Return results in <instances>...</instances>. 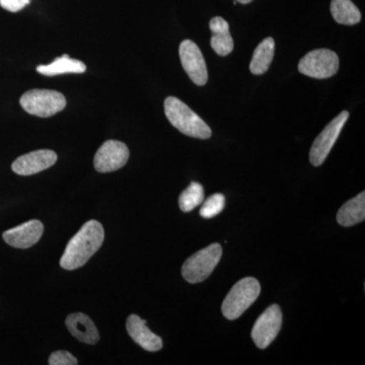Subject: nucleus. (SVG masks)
I'll use <instances>...</instances> for the list:
<instances>
[{
	"instance_id": "obj_1",
	"label": "nucleus",
	"mask_w": 365,
	"mask_h": 365,
	"mask_svg": "<svg viewBox=\"0 0 365 365\" xmlns=\"http://www.w3.org/2000/svg\"><path fill=\"white\" fill-rule=\"evenodd\" d=\"M104 239V227L100 222L97 220L86 222L67 244L60 266L68 271L83 267L100 250Z\"/></svg>"
},
{
	"instance_id": "obj_2",
	"label": "nucleus",
	"mask_w": 365,
	"mask_h": 365,
	"mask_svg": "<svg viewBox=\"0 0 365 365\" xmlns=\"http://www.w3.org/2000/svg\"><path fill=\"white\" fill-rule=\"evenodd\" d=\"M165 113L170 123L185 135L199 139L210 138L212 134L210 127L179 98H165Z\"/></svg>"
},
{
	"instance_id": "obj_3",
	"label": "nucleus",
	"mask_w": 365,
	"mask_h": 365,
	"mask_svg": "<svg viewBox=\"0 0 365 365\" xmlns=\"http://www.w3.org/2000/svg\"><path fill=\"white\" fill-rule=\"evenodd\" d=\"M260 292L261 285L256 278L247 277L240 280L223 300V316L230 321L240 318L256 302Z\"/></svg>"
},
{
	"instance_id": "obj_4",
	"label": "nucleus",
	"mask_w": 365,
	"mask_h": 365,
	"mask_svg": "<svg viewBox=\"0 0 365 365\" xmlns=\"http://www.w3.org/2000/svg\"><path fill=\"white\" fill-rule=\"evenodd\" d=\"M222 256V248L220 244H212L200 250L182 264V277L189 283L202 282L213 272Z\"/></svg>"
},
{
	"instance_id": "obj_5",
	"label": "nucleus",
	"mask_w": 365,
	"mask_h": 365,
	"mask_svg": "<svg viewBox=\"0 0 365 365\" xmlns=\"http://www.w3.org/2000/svg\"><path fill=\"white\" fill-rule=\"evenodd\" d=\"M20 103L29 114L47 118L61 112L66 108V98L59 91L32 90L21 96Z\"/></svg>"
},
{
	"instance_id": "obj_6",
	"label": "nucleus",
	"mask_w": 365,
	"mask_h": 365,
	"mask_svg": "<svg viewBox=\"0 0 365 365\" xmlns=\"http://www.w3.org/2000/svg\"><path fill=\"white\" fill-rule=\"evenodd\" d=\"M339 71V57L332 50L317 49L307 53L299 63V71L309 78H332Z\"/></svg>"
},
{
	"instance_id": "obj_7",
	"label": "nucleus",
	"mask_w": 365,
	"mask_h": 365,
	"mask_svg": "<svg viewBox=\"0 0 365 365\" xmlns=\"http://www.w3.org/2000/svg\"><path fill=\"white\" fill-rule=\"evenodd\" d=\"M348 118H349V113L341 112L337 117L334 118L332 121L327 125L325 129L317 137L312 145L311 153H309V162L314 167H319L325 162L329 153L332 150L334 144L337 141L343 127L347 122Z\"/></svg>"
},
{
	"instance_id": "obj_8",
	"label": "nucleus",
	"mask_w": 365,
	"mask_h": 365,
	"mask_svg": "<svg viewBox=\"0 0 365 365\" xmlns=\"http://www.w3.org/2000/svg\"><path fill=\"white\" fill-rule=\"evenodd\" d=\"M282 326V313L277 304H272L259 317L252 330V339L260 349H265L275 340Z\"/></svg>"
},
{
	"instance_id": "obj_9",
	"label": "nucleus",
	"mask_w": 365,
	"mask_h": 365,
	"mask_svg": "<svg viewBox=\"0 0 365 365\" xmlns=\"http://www.w3.org/2000/svg\"><path fill=\"white\" fill-rule=\"evenodd\" d=\"M182 68L197 86H202L208 81L207 66L198 46L191 40L182 41L179 49Z\"/></svg>"
},
{
	"instance_id": "obj_10",
	"label": "nucleus",
	"mask_w": 365,
	"mask_h": 365,
	"mask_svg": "<svg viewBox=\"0 0 365 365\" xmlns=\"http://www.w3.org/2000/svg\"><path fill=\"white\" fill-rule=\"evenodd\" d=\"M128 158L129 150L126 144L121 141L108 140L98 148L93 165L98 172H114L123 168Z\"/></svg>"
},
{
	"instance_id": "obj_11",
	"label": "nucleus",
	"mask_w": 365,
	"mask_h": 365,
	"mask_svg": "<svg viewBox=\"0 0 365 365\" xmlns=\"http://www.w3.org/2000/svg\"><path fill=\"white\" fill-rule=\"evenodd\" d=\"M57 160L54 151L41 150L26 153L14 160L11 169L20 176H31L51 168Z\"/></svg>"
},
{
	"instance_id": "obj_12",
	"label": "nucleus",
	"mask_w": 365,
	"mask_h": 365,
	"mask_svg": "<svg viewBox=\"0 0 365 365\" xmlns=\"http://www.w3.org/2000/svg\"><path fill=\"white\" fill-rule=\"evenodd\" d=\"M44 232V225L40 220H30L4 232V240L9 246L18 249H29L37 244Z\"/></svg>"
},
{
	"instance_id": "obj_13",
	"label": "nucleus",
	"mask_w": 365,
	"mask_h": 365,
	"mask_svg": "<svg viewBox=\"0 0 365 365\" xmlns=\"http://www.w3.org/2000/svg\"><path fill=\"white\" fill-rule=\"evenodd\" d=\"M127 331L132 340L150 352L160 351L163 348V340L160 336L151 332L146 326V321L137 314H131L127 319Z\"/></svg>"
},
{
	"instance_id": "obj_14",
	"label": "nucleus",
	"mask_w": 365,
	"mask_h": 365,
	"mask_svg": "<svg viewBox=\"0 0 365 365\" xmlns=\"http://www.w3.org/2000/svg\"><path fill=\"white\" fill-rule=\"evenodd\" d=\"M66 324L73 337L88 345L97 344L100 341V333L90 317L83 313L69 314Z\"/></svg>"
},
{
	"instance_id": "obj_15",
	"label": "nucleus",
	"mask_w": 365,
	"mask_h": 365,
	"mask_svg": "<svg viewBox=\"0 0 365 365\" xmlns=\"http://www.w3.org/2000/svg\"><path fill=\"white\" fill-rule=\"evenodd\" d=\"M211 36L210 44L216 54L220 56H227L234 50V40L230 33V25L225 19L215 16L211 19L210 23Z\"/></svg>"
},
{
	"instance_id": "obj_16",
	"label": "nucleus",
	"mask_w": 365,
	"mask_h": 365,
	"mask_svg": "<svg viewBox=\"0 0 365 365\" xmlns=\"http://www.w3.org/2000/svg\"><path fill=\"white\" fill-rule=\"evenodd\" d=\"M365 220V193L361 192L339 209L337 222L342 227H352Z\"/></svg>"
},
{
	"instance_id": "obj_17",
	"label": "nucleus",
	"mask_w": 365,
	"mask_h": 365,
	"mask_svg": "<svg viewBox=\"0 0 365 365\" xmlns=\"http://www.w3.org/2000/svg\"><path fill=\"white\" fill-rule=\"evenodd\" d=\"M275 52V41L273 38L268 37L262 41L260 44L255 49L250 71L255 76H261L268 71L269 67L272 63Z\"/></svg>"
},
{
	"instance_id": "obj_18",
	"label": "nucleus",
	"mask_w": 365,
	"mask_h": 365,
	"mask_svg": "<svg viewBox=\"0 0 365 365\" xmlns=\"http://www.w3.org/2000/svg\"><path fill=\"white\" fill-rule=\"evenodd\" d=\"M86 66L83 62L78 59H72L67 54L58 57L47 66H39L37 71L41 74L47 76H59L64 73H83L86 72Z\"/></svg>"
},
{
	"instance_id": "obj_19",
	"label": "nucleus",
	"mask_w": 365,
	"mask_h": 365,
	"mask_svg": "<svg viewBox=\"0 0 365 365\" xmlns=\"http://www.w3.org/2000/svg\"><path fill=\"white\" fill-rule=\"evenodd\" d=\"M330 9L334 20L341 25H356L361 21V13L351 0H332Z\"/></svg>"
},
{
	"instance_id": "obj_20",
	"label": "nucleus",
	"mask_w": 365,
	"mask_h": 365,
	"mask_svg": "<svg viewBox=\"0 0 365 365\" xmlns=\"http://www.w3.org/2000/svg\"><path fill=\"white\" fill-rule=\"evenodd\" d=\"M204 201V189L199 182H192L188 188L182 192L179 198L180 208L182 212H190Z\"/></svg>"
},
{
	"instance_id": "obj_21",
	"label": "nucleus",
	"mask_w": 365,
	"mask_h": 365,
	"mask_svg": "<svg viewBox=\"0 0 365 365\" xmlns=\"http://www.w3.org/2000/svg\"><path fill=\"white\" fill-rule=\"evenodd\" d=\"M225 205V198L222 194L217 193L208 197L204 201L202 207L200 209V215L203 218H212L220 215Z\"/></svg>"
},
{
	"instance_id": "obj_22",
	"label": "nucleus",
	"mask_w": 365,
	"mask_h": 365,
	"mask_svg": "<svg viewBox=\"0 0 365 365\" xmlns=\"http://www.w3.org/2000/svg\"><path fill=\"white\" fill-rule=\"evenodd\" d=\"M78 364V359L71 353L63 351V350L53 352L49 357L50 365H76Z\"/></svg>"
},
{
	"instance_id": "obj_23",
	"label": "nucleus",
	"mask_w": 365,
	"mask_h": 365,
	"mask_svg": "<svg viewBox=\"0 0 365 365\" xmlns=\"http://www.w3.org/2000/svg\"><path fill=\"white\" fill-rule=\"evenodd\" d=\"M31 0H0V6L11 13L20 11L30 4Z\"/></svg>"
},
{
	"instance_id": "obj_24",
	"label": "nucleus",
	"mask_w": 365,
	"mask_h": 365,
	"mask_svg": "<svg viewBox=\"0 0 365 365\" xmlns=\"http://www.w3.org/2000/svg\"><path fill=\"white\" fill-rule=\"evenodd\" d=\"M235 1L240 2V4H251V2L253 1V0H235Z\"/></svg>"
}]
</instances>
